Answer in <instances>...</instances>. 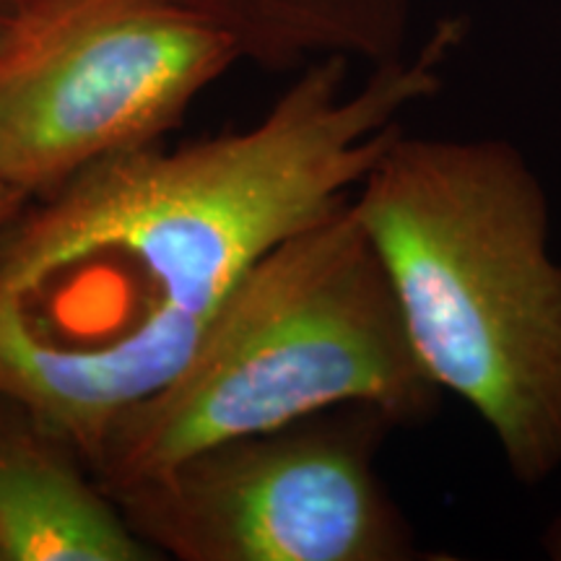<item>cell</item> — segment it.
<instances>
[{
	"instance_id": "cell-1",
	"label": "cell",
	"mask_w": 561,
	"mask_h": 561,
	"mask_svg": "<svg viewBox=\"0 0 561 561\" xmlns=\"http://www.w3.org/2000/svg\"><path fill=\"white\" fill-rule=\"evenodd\" d=\"M462 26L371 68L307 62L257 123L133 149L26 201L0 234V392L79 450L180 375L252 265L354 195L434 100Z\"/></svg>"
},
{
	"instance_id": "cell-2",
	"label": "cell",
	"mask_w": 561,
	"mask_h": 561,
	"mask_svg": "<svg viewBox=\"0 0 561 561\" xmlns=\"http://www.w3.org/2000/svg\"><path fill=\"white\" fill-rule=\"evenodd\" d=\"M421 364L512 479L561 471V261L543 178L507 138L401 130L351 195Z\"/></svg>"
},
{
	"instance_id": "cell-3",
	"label": "cell",
	"mask_w": 561,
	"mask_h": 561,
	"mask_svg": "<svg viewBox=\"0 0 561 561\" xmlns=\"http://www.w3.org/2000/svg\"><path fill=\"white\" fill-rule=\"evenodd\" d=\"M442 398L348 198L244 273L191 362L110 426L87 468L107 494L216 442L343 405L419 426Z\"/></svg>"
},
{
	"instance_id": "cell-4",
	"label": "cell",
	"mask_w": 561,
	"mask_h": 561,
	"mask_svg": "<svg viewBox=\"0 0 561 561\" xmlns=\"http://www.w3.org/2000/svg\"><path fill=\"white\" fill-rule=\"evenodd\" d=\"M396 430L371 405H343L216 442L107 496L180 561L432 559L377 468Z\"/></svg>"
},
{
	"instance_id": "cell-5",
	"label": "cell",
	"mask_w": 561,
	"mask_h": 561,
	"mask_svg": "<svg viewBox=\"0 0 561 561\" xmlns=\"http://www.w3.org/2000/svg\"><path fill=\"white\" fill-rule=\"evenodd\" d=\"M0 178L42 198L96 161L157 146L240 62L180 0H9Z\"/></svg>"
},
{
	"instance_id": "cell-6",
	"label": "cell",
	"mask_w": 561,
	"mask_h": 561,
	"mask_svg": "<svg viewBox=\"0 0 561 561\" xmlns=\"http://www.w3.org/2000/svg\"><path fill=\"white\" fill-rule=\"evenodd\" d=\"M66 437L0 392V561H153Z\"/></svg>"
},
{
	"instance_id": "cell-7",
	"label": "cell",
	"mask_w": 561,
	"mask_h": 561,
	"mask_svg": "<svg viewBox=\"0 0 561 561\" xmlns=\"http://www.w3.org/2000/svg\"><path fill=\"white\" fill-rule=\"evenodd\" d=\"M234 42L240 60L294 70L320 58H405L411 0H180Z\"/></svg>"
},
{
	"instance_id": "cell-8",
	"label": "cell",
	"mask_w": 561,
	"mask_h": 561,
	"mask_svg": "<svg viewBox=\"0 0 561 561\" xmlns=\"http://www.w3.org/2000/svg\"><path fill=\"white\" fill-rule=\"evenodd\" d=\"M26 201L30 198H26L24 193L16 191L11 182L0 178V234H3V229L9 227L13 219H16V214L26 206Z\"/></svg>"
},
{
	"instance_id": "cell-9",
	"label": "cell",
	"mask_w": 561,
	"mask_h": 561,
	"mask_svg": "<svg viewBox=\"0 0 561 561\" xmlns=\"http://www.w3.org/2000/svg\"><path fill=\"white\" fill-rule=\"evenodd\" d=\"M543 549H546V553H549L551 559L561 561V515L549 525V530H546Z\"/></svg>"
},
{
	"instance_id": "cell-10",
	"label": "cell",
	"mask_w": 561,
	"mask_h": 561,
	"mask_svg": "<svg viewBox=\"0 0 561 561\" xmlns=\"http://www.w3.org/2000/svg\"><path fill=\"white\" fill-rule=\"evenodd\" d=\"M9 13H11L9 0H0V45H3L5 30H9Z\"/></svg>"
}]
</instances>
